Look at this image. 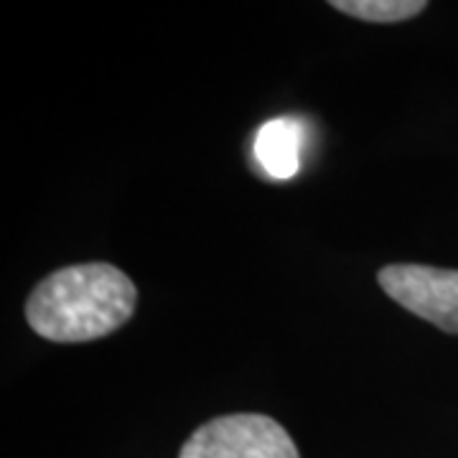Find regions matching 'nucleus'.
<instances>
[{
	"mask_svg": "<svg viewBox=\"0 0 458 458\" xmlns=\"http://www.w3.org/2000/svg\"><path fill=\"white\" fill-rule=\"evenodd\" d=\"M331 8L369 23H400L428 8L426 0H331Z\"/></svg>",
	"mask_w": 458,
	"mask_h": 458,
	"instance_id": "39448f33",
	"label": "nucleus"
},
{
	"mask_svg": "<svg viewBox=\"0 0 458 458\" xmlns=\"http://www.w3.org/2000/svg\"><path fill=\"white\" fill-rule=\"evenodd\" d=\"M138 291L110 262L69 265L41 280L26 301V321L56 344L102 339L131 321Z\"/></svg>",
	"mask_w": 458,
	"mask_h": 458,
	"instance_id": "f257e3e1",
	"label": "nucleus"
},
{
	"mask_svg": "<svg viewBox=\"0 0 458 458\" xmlns=\"http://www.w3.org/2000/svg\"><path fill=\"white\" fill-rule=\"evenodd\" d=\"M179 458H301L293 438L278 420L240 412L222 415L191 433Z\"/></svg>",
	"mask_w": 458,
	"mask_h": 458,
	"instance_id": "f03ea898",
	"label": "nucleus"
},
{
	"mask_svg": "<svg viewBox=\"0 0 458 458\" xmlns=\"http://www.w3.org/2000/svg\"><path fill=\"white\" fill-rule=\"evenodd\" d=\"M382 291L445 334H458V270L430 265H387L377 273Z\"/></svg>",
	"mask_w": 458,
	"mask_h": 458,
	"instance_id": "7ed1b4c3",
	"label": "nucleus"
},
{
	"mask_svg": "<svg viewBox=\"0 0 458 458\" xmlns=\"http://www.w3.org/2000/svg\"><path fill=\"white\" fill-rule=\"evenodd\" d=\"M303 123L295 117H276L265 123L255 138V161L262 171L273 179H291L301 168V150H303Z\"/></svg>",
	"mask_w": 458,
	"mask_h": 458,
	"instance_id": "20e7f679",
	"label": "nucleus"
}]
</instances>
